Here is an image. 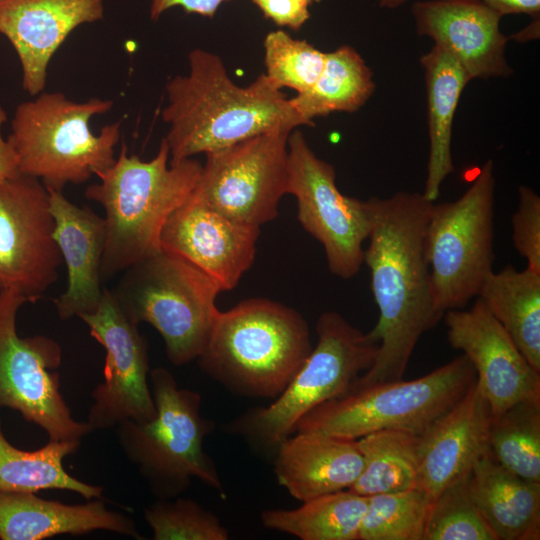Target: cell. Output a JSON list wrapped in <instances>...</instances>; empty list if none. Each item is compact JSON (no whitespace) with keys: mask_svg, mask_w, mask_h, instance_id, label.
Returning <instances> with one entry per match:
<instances>
[{"mask_svg":"<svg viewBox=\"0 0 540 540\" xmlns=\"http://www.w3.org/2000/svg\"><path fill=\"white\" fill-rule=\"evenodd\" d=\"M368 200L372 225L363 263L379 310L369 333L379 348L373 365L353 386L402 379L419 339L444 316L435 303L425 254L432 202L407 191Z\"/></svg>","mask_w":540,"mask_h":540,"instance_id":"1","label":"cell"},{"mask_svg":"<svg viewBox=\"0 0 540 540\" xmlns=\"http://www.w3.org/2000/svg\"><path fill=\"white\" fill-rule=\"evenodd\" d=\"M188 64L186 75H178L166 85L167 105L161 117L169 126L164 139L170 164L259 134L291 133L307 126L265 73L240 87L218 55L200 48L189 52Z\"/></svg>","mask_w":540,"mask_h":540,"instance_id":"2","label":"cell"},{"mask_svg":"<svg viewBox=\"0 0 540 540\" xmlns=\"http://www.w3.org/2000/svg\"><path fill=\"white\" fill-rule=\"evenodd\" d=\"M127 152L123 142L115 163L98 174L100 182L89 185L84 193L105 211L102 281L162 250L166 220L190 196L202 172V164L192 158L168 164L165 139L149 161Z\"/></svg>","mask_w":540,"mask_h":540,"instance_id":"3","label":"cell"},{"mask_svg":"<svg viewBox=\"0 0 540 540\" xmlns=\"http://www.w3.org/2000/svg\"><path fill=\"white\" fill-rule=\"evenodd\" d=\"M312 348L308 324L298 311L250 298L218 313L197 362L237 394L276 398Z\"/></svg>","mask_w":540,"mask_h":540,"instance_id":"4","label":"cell"},{"mask_svg":"<svg viewBox=\"0 0 540 540\" xmlns=\"http://www.w3.org/2000/svg\"><path fill=\"white\" fill-rule=\"evenodd\" d=\"M112 106V100L75 102L60 92H41L18 105L9 135L18 172L39 179L47 189L62 191L67 184H82L106 171L116 160L121 122L105 125L98 135L89 122Z\"/></svg>","mask_w":540,"mask_h":540,"instance_id":"5","label":"cell"},{"mask_svg":"<svg viewBox=\"0 0 540 540\" xmlns=\"http://www.w3.org/2000/svg\"><path fill=\"white\" fill-rule=\"evenodd\" d=\"M149 378L155 417L146 422L125 420L115 427L125 457L158 499L180 496L192 478L224 495L214 462L203 449L213 423L201 414L200 394L179 388L163 367L151 370Z\"/></svg>","mask_w":540,"mask_h":540,"instance_id":"6","label":"cell"},{"mask_svg":"<svg viewBox=\"0 0 540 540\" xmlns=\"http://www.w3.org/2000/svg\"><path fill=\"white\" fill-rule=\"evenodd\" d=\"M475 379L472 364L461 354L414 380L353 386L308 412L295 432L349 440L386 429L420 435L465 395Z\"/></svg>","mask_w":540,"mask_h":540,"instance_id":"7","label":"cell"},{"mask_svg":"<svg viewBox=\"0 0 540 540\" xmlns=\"http://www.w3.org/2000/svg\"><path fill=\"white\" fill-rule=\"evenodd\" d=\"M123 272L111 292L125 315L158 331L172 364L197 360L220 312L218 284L187 260L163 250Z\"/></svg>","mask_w":540,"mask_h":540,"instance_id":"8","label":"cell"},{"mask_svg":"<svg viewBox=\"0 0 540 540\" xmlns=\"http://www.w3.org/2000/svg\"><path fill=\"white\" fill-rule=\"evenodd\" d=\"M316 334V345L283 392L242 417L235 424L239 433L278 445L312 409L349 392L376 359L379 342L338 312L322 313Z\"/></svg>","mask_w":540,"mask_h":540,"instance_id":"9","label":"cell"},{"mask_svg":"<svg viewBox=\"0 0 540 540\" xmlns=\"http://www.w3.org/2000/svg\"><path fill=\"white\" fill-rule=\"evenodd\" d=\"M495 184L488 160L456 201L431 204L425 254L442 313L465 307L494 271Z\"/></svg>","mask_w":540,"mask_h":540,"instance_id":"10","label":"cell"},{"mask_svg":"<svg viewBox=\"0 0 540 540\" xmlns=\"http://www.w3.org/2000/svg\"><path fill=\"white\" fill-rule=\"evenodd\" d=\"M27 302L17 290H0V408L17 411L49 440L81 441L94 429L73 418L61 393L55 371L62 361L60 344L44 335L17 333V314Z\"/></svg>","mask_w":540,"mask_h":540,"instance_id":"11","label":"cell"},{"mask_svg":"<svg viewBox=\"0 0 540 540\" xmlns=\"http://www.w3.org/2000/svg\"><path fill=\"white\" fill-rule=\"evenodd\" d=\"M288 170V194L297 199L299 223L323 246L333 275L354 277L372 225L369 200L342 194L334 166L319 158L296 129L288 137Z\"/></svg>","mask_w":540,"mask_h":540,"instance_id":"12","label":"cell"},{"mask_svg":"<svg viewBox=\"0 0 540 540\" xmlns=\"http://www.w3.org/2000/svg\"><path fill=\"white\" fill-rule=\"evenodd\" d=\"M290 133L259 134L206 154L193 193L239 223L260 227L288 194Z\"/></svg>","mask_w":540,"mask_h":540,"instance_id":"13","label":"cell"},{"mask_svg":"<svg viewBox=\"0 0 540 540\" xmlns=\"http://www.w3.org/2000/svg\"><path fill=\"white\" fill-rule=\"evenodd\" d=\"M49 191L16 173L0 181V290L35 303L57 281L63 258L54 238Z\"/></svg>","mask_w":540,"mask_h":540,"instance_id":"14","label":"cell"},{"mask_svg":"<svg viewBox=\"0 0 540 540\" xmlns=\"http://www.w3.org/2000/svg\"><path fill=\"white\" fill-rule=\"evenodd\" d=\"M79 318L106 352L104 380L91 393L87 422L95 431L115 428L125 420L153 419L156 407L148 383V344L139 325L125 315L106 287L99 307Z\"/></svg>","mask_w":540,"mask_h":540,"instance_id":"15","label":"cell"},{"mask_svg":"<svg viewBox=\"0 0 540 540\" xmlns=\"http://www.w3.org/2000/svg\"><path fill=\"white\" fill-rule=\"evenodd\" d=\"M443 318L448 342L472 364L492 417L518 402L540 398V372L479 297L470 309L448 310Z\"/></svg>","mask_w":540,"mask_h":540,"instance_id":"16","label":"cell"},{"mask_svg":"<svg viewBox=\"0 0 540 540\" xmlns=\"http://www.w3.org/2000/svg\"><path fill=\"white\" fill-rule=\"evenodd\" d=\"M259 235L260 227L228 218L192 192L166 220L160 242L229 291L254 263Z\"/></svg>","mask_w":540,"mask_h":540,"instance_id":"17","label":"cell"},{"mask_svg":"<svg viewBox=\"0 0 540 540\" xmlns=\"http://www.w3.org/2000/svg\"><path fill=\"white\" fill-rule=\"evenodd\" d=\"M411 12L417 34L453 56L471 80L513 74L498 12L471 0L417 1Z\"/></svg>","mask_w":540,"mask_h":540,"instance_id":"18","label":"cell"},{"mask_svg":"<svg viewBox=\"0 0 540 540\" xmlns=\"http://www.w3.org/2000/svg\"><path fill=\"white\" fill-rule=\"evenodd\" d=\"M103 14V0H0V34L19 57L29 95L43 92L48 64L69 34Z\"/></svg>","mask_w":540,"mask_h":540,"instance_id":"19","label":"cell"},{"mask_svg":"<svg viewBox=\"0 0 540 540\" xmlns=\"http://www.w3.org/2000/svg\"><path fill=\"white\" fill-rule=\"evenodd\" d=\"M490 406L476 379L465 395L436 419L418 443V486L433 501L490 454Z\"/></svg>","mask_w":540,"mask_h":540,"instance_id":"20","label":"cell"},{"mask_svg":"<svg viewBox=\"0 0 540 540\" xmlns=\"http://www.w3.org/2000/svg\"><path fill=\"white\" fill-rule=\"evenodd\" d=\"M48 191L55 220L54 238L68 274L67 288L54 299V304L60 319L69 320L94 312L101 303L106 223L92 209L69 201L62 191Z\"/></svg>","mask_w":540,"mask_h":540,"instance_id":"21","label":"cell"},{"mask_svg":"<svg viewBox=\"0 0 540 540\" xmlns=\"http://www.w3.org/2000/svg\"><path fill=\"white\" fill-rule=\"evenodd\" d=\"M99 530L143 539L135 521L109 509L103 498L66 504L40 498L33 492L0 491L1 540H42Z\"/></svg>","mask_w":540,"mask_h":540,"instance_id":"22","label":"cell"},{"mask_svg":"<svg viewBox=\"0 0 540 540\" xmlns=\"http://www.w3.org/2000/svg\"><path fill=\"white\" fill-rule=\"evenodd\" d=\"M278 445L277 481L301 502L349 489L363 468L356 440L294 432Z\"/></svg>","mask_w":540,"mask_h":540,"instance_id":"23","label":"cell"},{"mask_svg":"<svg viewBox=\"0 0 540 540\" xmlns=\"http://www.w3.org/2000/svg\"><path fill=\"white\" fill-rule=\"evenodd\" d=\"M469 490L496 540L540 539V483L512 473L490 453L470 471Z\"/></svg>","mask_w":540,"mask_h":540,"instance_id":"24","label":"cell"},{"mask_svg":"<svg viewBox=\"0 0 540 540\" xmlns=\"http://www.w3.org/2000/svg\"><path fill=\"white\" fill-rule=\"evenodd\" d=\"M420 63L424 70L429 133V158L423 196L434 202L444 180L453 173L451 137L460 96L471 81L459 62L433 46Z\"/></svg>","mask_w":540,"mask_h":540,"instance_id":"25","label":"cell"},{"mask_svg":"<svg viewBox=\"0 0 540 540\" xmlns=\"http://www.w3.org/2000/svg\"><path fill=\"white\" fill-rule=\"evenodd\" d=\"M477 297L540 372V273L507 265L488 276Z\"/></svg>","mask_w":540,"mask_h":540,"instance_id":"26","label":"cell"},{"mask_svg":"<svg viewBox=\"0 0 540 540\" xmlns=\"http://www.w3.org/2000/svg\"><path fill=\"white\" fill-rule=\"evenodd\" d=\"M80 444L81 441L49 440L39 449L22 450L7 440L0 420V491L65 490L86 500L103 498V486L83 482L63 466L64 459L74 454Z\"/></svg>","mask_w":540,"mask_h":540,"instance_id":"27","label":"cell"},{"mask_svg":"<svg viewBox=\"0 0 540 540\" xmlns=\"http://www.w3.org/2000/svg\"><path fill=\"white\" fill-rule=\"evenodd\" d=\"M375 90L373 74L361 55L343 45L325 54L321 75L311 89L290 98L292 106L307 126L314 119L333 112H355Z\"/></svg>","mask_w":540,"mask_h":540,"instance_id":"28","label":"cell"},{"mask_svg":"<svg viewBox=\"0 0 540 540\" xmlns=\"http://www.w3.org/2000/svg\"><path fill=\"white\" fill-rule=\"evenodd\" d=\"M366 507V496L346 489L304 501L295 509L265 510L261 523L301 540H359Z\"/></svg>","mask_w":540,"mask_h":540,"instance_id":"29","label":"cell"},{"mask_svg":"<svg viewBox=\"0 0 540 540\" xmlns=\"http://www.w3.org/2000/svg\"><path fill=\"white\" fill-rule=\"evenodd\" d=\"M356 442L363 468L350 491L368 497L417 488L419 435L386 429L362 436Z\"/></svg>","mask_w":540,"mask_h":540,"instance_id":"30","label":"cell"},{"mask_svg":"<svg viewBox=\"0 0 540 540\" xmlns=\"http://www.w3.org/2000/svg\"><path fill=\"white\" fill-rule=\"evenodd\" d=\"M489 449L501 466L540 483V398L518 402L492 417Z\"/></svg>","mask_w":540,"mask_h":540,"instance_id":"31","label":"cell"},{"mask_svg":"<svg viewBox=\"0 0 540 540\" xmlns=\"http://www.w3.org/2000/svg\"><path fill=\"white\" fill-rule=\"evenodd\" d=\"M431 504L419 488L368 496L359 540H423Z\"/></svg>","mask_w":540,"mask_h":540,"instance_id":"32","label":"cell"},{"mask_svg":"<svg viewBox=\"0 0 540 540\" xmlns=\"http://www.w3.org/2000/svg\"><path fill=\"white\" fill-rule=\"evenodd\" d=\"M423 540H496L469 490V473L432 501Z\"/></svg>","mask_w":540,"mask_h":540,"instance_id":"33","label":"cell"},{"mask_svg":"<svg viewBox=\"0 0 540 540\" xmlns=\"http://www.w3.org/2000/svg\"><path fill=\"white\" fill-rule=\"evenodd\" d=\"M263 44L265 74L277 87L293 89L297 94L313 87L322 73L325 52L283 30L269 32Z\"/></svg>","mask_w":540,"mask_h":540,"instance_id":"34","label":"cell"},{"mask_svg":"<svg viewBox=\"0 0 540 540\" xmlns=\"http://www.w3.org/2000/svg\"><path fill=\"white\" fill-rule=\"evenodd\" d=\"M154 540H226L227 529L199 503L180 496L158 499L144 510Z\"/></svg>","mask_w":540,"mask_h":540,"instance_id":"35","label":"cell"},{"mask_svg":"<svg viewBox=\"0 0 540 540\" xmlns=\"http://www.w3.org/2000/svg\"><path fill=\"white\" fill-rule=\"evenodd\" d=\"M518 205L512 215V242L527 268L540 273V197L529 186L518 187Z\"/></svg>","mask_w":540,"mask_h":540,"instance_id":"36","label":"cell"},{"mask_svg":"<svg viewBox=\"0 0 540 540\" xmlns=\"http://www.w3.org/2000/svg\"><path fill=\"white\" fill-rule=\"evenodd\" d=\"M264 17L280 27L299 30L310 18L309 8L290 0H251Z\"/></svg>","mask_w":540,"mask_h":540,"instance_id":"37","label":"cell"},{"mask_svg":"<svg viewBox=\"0 0 540 540\" xmlns=\"http://www.w3.org/2000/svg\"><path fill=\"white\" fill-rule=\"evenodd\" d=\"M233 0H151L150 18L157 21L163 13L173 7H181L188 14L212 18L225 2Z\"/></svg>","mask_w":540,"mask_h":540,"instance_id":"38","label":"cell"},{"mask_svg":"<svg viewBox=\"0 0 540 540\" xmlns=\"http://www.w3.org/2000/svg\"><path fill=\"white\" fill-rule=\"evenodd\" d=\"M481 3L498 12L502 17L507 14H526L539 20L540 0H471Z\"/></svg>","mask_w":540,"mask_h":540,"instance_id":"39","label":"cell"},{"mask_svg":"<svg viewBox=\"0 0 540 540\" xmlns=\"http://www.w3.org/2000/svg\"><path fill=\"white\" fill-rule=\"evenodd\" d=\"M6 120V114L0 104V181L18 173V157L12 140L8 136H2V125Z\"/></svg>","mask_w":540,"mask_h":540,"instance_id":"40","label":"cell"},{"mask_svg":"<svg viewBox=\"0 0 540 540\" xmlns=\"http://www.w3.org/2000/svg\"><path fill=\"white\" fill-rule=\"evenodd\" d=\"M407 0H378L381 7L384 8H396L404 4Z\"/></svg>","mask_w":540,"mask_h":540,"instance_id":"41","label":"cell"},{"mask_svg":"<svg viewBox=\"0 0 540 540\" xmlns=\"http://www.w3.org/2000/svg\"><path fill=\"white\" fill-rule=\"evenodd\" d=\"M290 1L296 2L308 8L312 6L313 4L320 2V0H290Z\"/></svg>","mask_w":540,"mask_h":540,"instance_id":"42","label":"cell"}]
</instances>
